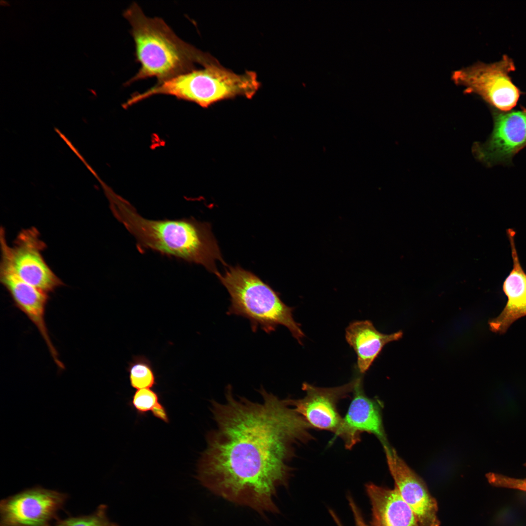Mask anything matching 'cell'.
Wrapping results in <instances>:
<instances>
[{"label": "cell", "mask_w": 526, "mask_h": 526, "mask_svg": "<svg viewBox=\"0 0 526 526\" xmlns=\"http://www.w3.org/2000/svg\"><path fill=\"white\" fill-rule=\"evenodd\" d=\"M261 401L237 398L228 386L225 401H213L215 428L198 464L197 478L213 493L260 514L278 513V488L287 486L294 446L312 428L288 404L263 388Z\"/></svg>", "instance_id": "6da1fadb"}, {"label": "cell", "mask_w": 526, "mask_h": 526, "mask_svg": "<svg viewBox=\"0 0 526 526\" xmlns=\"http://www.w3.org/2000/svg\"><path fill=\"white\" fill-rule=\"evenodd\" d=\"M107 195L113 215L135 238L140 252L150 250L200 264L215 274L217 260L226 265L208 223L193 218L149 219L113 191L109 190Z\"/></svg>", "instance_id": "7a4b0ae2"}, {"label": "cell", "mask_w": 526, "mask_h": 526, "mask_svg": "<svg viewBox=\"0 0 526 526\" xmlns=\"http://www.w3.org/2000/svg\"><path fill=\"white\" fill-rule=\"evenodd\" d=\"M123 15L131 25L136 61L140 65L125 86L150 77L161 82L216 59L180 39L162 19L147 17L135 2Z\"/></svg>", "instance_id": "3957f363"}, {"label": "cell", "mask_w": 526, "mask_h": 526, "mask_svg": "<svg viewBox=\"0 0 526 526\" xmlns=\"http://www.w3.org/2000/svg\"><path fill=\"white\" fill-rule=\"evenodd\" d=\"M230 296L227 314L248 319L253 332L259 328L270 334L279 325L286 327L301 344L304 337L293 318L294 308L285 304L280 294L259 277L239 266L215 274Z\"/></svg>", "instance_id": "277c9868"}, {"label": "cell", "mask_w": 526, "mask_h": 526, "mask_svg": "<svg viewBox=\"0 0 526 526\" xmlns=\"http://www.w3.org/2000/svg\"><path fill=\"white\" fill-rule=\"evenodd\" d=\"M260 85L255 72L246 71L237 74L221 65L215 59L202 69H195L157 82L143 93L134 94L132 99L136 103L154 95L166 94L207 107L216 102L237 96L251 98Z\"/></svg>", "instance_id": "5b68a950"}, {"label": "cell", "mask_w": 526, "mask_h": 526, "mask_svg": "<svg viewBox=\"0 0 526 526\" xmlns=\"http://www.w3.org/2000/svg\"><path fill=\"white\" fill-rule=\"evenodd\" d=\"M4 229H0V262L4 263L21 279L49 293L63 284L46 263L42 252L46 245L35 227L21 230L13 246L7 243Z\"/></svg>", "instance_id": "8992f818"}, {"label": "cell", "mask_w": 526, "mask_h": 526, "mask_svg": "<svg viewBox=\"0 0 526 526\" xmlns=\"http://www.w3.org/2000/svg\"><path fill=\"white\" fill-rule=\"evenodd\" d=\"M514 70L512 60L504 56L495 63L478 62L456 70L452 79L467 93L478 94L497 109L508 112L516 106L520 95L508 76Z\"/></svg>", "instance_id": "52a82bcc"}, {"label": "cell", "mask_w": 526, "mask_h": 526, "mask_svg": "<svg viewBox=\"0 0 526 526\" xmlns=\"http://www.w3.org/2000/svg\"><path fill=\"white\" fill-rule=\"evenodd\" d=\"M355 378L344 385L330 388L318 387L304 382L305 395L300 399H287L289 405L302 417L312 428L326 430L341 438L347 449L349 436L343 417L338 412V401L353 392Z\"/></svg>", "instance_id": "ba28073f"}, {"label": "cell", "mask_w": 526, "mask_h": 526, "mask_svg": "<svg viewBox=\"0 0 526 526\" xmlns=\"http://www.w3.org/2000/svg\"><path fill=\"white\" fill-rule=\"evenodd\" d=\"M67 498L39 487L23 490L1 501L0 526H51Z\"/></svg>", "instance_id": "9c48e42d"}, {"label": "cell", "mask_w": 526, "mask_h": 526, "mask_svg": "<svg viewBox=\"0 0 526 526\" xmlns=\"http://www.w3.org/2000/svg\"><path fill=\"white\" fill-rule=\"evenodd\" d=\"M395 488L422 526H439L437 504L423 481L389 444L383 446Z\"/></svg>", "instance_id": "30bf717a"}, {"label": "cell", "mask_w": 526, "mask_h": 526, "mask_svg": "<svg viewBox=\"0 0 526 526\" xmlns=\"http://www.w3.org/2000/svg\"><path fill=\"white\" fill-rule=\"evenodd\" d=\"M526 146V110L497 113L492 133L484 144L476 147V155L492 165L509 161Z\"/></svg>", "instance_id": "8fae6325"}, {"label": "cell", "mask_w": 526, "mask_h": 526, "mask_svg": "<svg viewBox=\"0 0 526 526\" xmlns=\"http://www.w3.org/2000/svg\"><path fill=\"white\" fill-rule=\"evenodd\" d=\"M0 281L11 297L16 306L38 329L56 364L64 368L50 337L45 320L48 293L21 279L7 265L0 262Z\"/></svg>", "instance_id": "7c38bea8"}, {"label": "cell", "mask_w": 526, "mask_h": 526, "mask_svg": "<svg viewBox=\"0 0 526 526\" xmlns=\"http://www.w3.org/2000/svg\"><path fill=\"white\" fill-rule=\"evenodd\" d=\"M355 376L353 397L346 415L344 426L349 438L350 449L360 440V434L368 432L375 435L383 446L388 444L382 423L381 404L371 398L363 389V376L357 372Z\"/></svg>", "instance_id": "4fadbf2b"}, {"label": "cell", "mask_w": 526, "mask_h": 526, "mask_svg": "<svg viewBox=\"0 0 526 526\" xmlns=\"http://www.w3.org/2000/svg\"><path fill=\"white\" fill-rule=\"evenodd\" d=\"M507 232L513 261L512 269L503 284L507 301L501 313L488 322L490 330L500 334L506 333L516 320L526 316V273L520 263L517 252L515 232L509 228Z\"/></svg>", "instance_id": "5bb4252c"}, {"label": "cell", "mask_w": 526, "mask_h": 526, "mask_svg": "<svg viewBox=\"0 0 526 526\" xmlns=\"http://www.w3.org/2000/svg\"><path fill=\"white\" fill-rule=\"evenodd\" d=\"M372 505L373 526H422L397 489L366 486Z\"/></svg>", "instance_id": "9a60e30c"}, {"label": "cell", "mask_w": 526, "mask_h": 526, "mask_svg": "<svg viewBox=\"0 0 526 526\" xmlns=\"http://www.w3.org/2000/svg\"><path fill=\"white\" fill-rule=\"evenodd\" d=\"M402 332L384 334L369 320L354 321L345 330V338L357 356V370L364 375L378 357L384 346L400 339Z\"/></svg>", "instance_id": "2e32d148"}, {"label": "cell", "mask_w": 526, "mask_h": 526, "mask_svg": "<svg viewBox=\"0 0 526 526\" xmlns=\"http://www.w3.org/2000/svg\"><path fill=\"white\" fill-rule=\"evenodd\" d=\"M127 371L130 385L136 390L151 388L156 384L151 362L144 356H134L129 363Z\"/></svg>", "instance_id": "e0dca14e"}, {"label": "cell", "mask_w": 526, "mask_h": 526, "mask_svg": "<svg viewBox=\"0 0 526 526\" xmlns=\"http://www.w3.org/2000/svg\"><path fill=\"white\" fill-rule=\"evenodd\" d=\"M106 512L107 506L101 505L90 515L58 519L54 526H119L109 520Z\"/></svg>", "instance_id": "ac0fdd59"}, {"label": "cell", "mask_w": 526, "mask_h": 526, "mask_svg": "<svg viewBox=\"0 0 526 526\" xmlns=\"http://www.w3.org/2000/svg\"><path fill=\"white\" fill-rule=\"evenodd\" d=\"M160 402L158 393L151 388L136 390L131 402V405L138 414L145 415L152 411Z\"/></svg>", "instance_id": "d6986e66"}, {"label": "cell", "mask_w": 526, "mask_h": 526, "mask_svg": "<svg viewBox=\"0 0 526 526\" xmlns=\"http://www.w3.org/2000/svg\"><path fill=\"white\" fill-rule=\"evenodd\" d=\"M350 504H351V507H352V510H353V513H354V516H355V522H356V526H368L365 524V522H364V520H363V518H362V516L361 515V514L360 513L359 511L358 510V509H357V506L353 503V502L351 501V500H350ZM331 514L333 516V517L334 519L335 522L337 523L338 526H342V524L340 523V522L339 521L338 518L336 516V515L334 513H333L332 512H331Z\"/></svg>", "instance_id": "ffe728a7"}, {"label": "cell", "mask_w": 526, "mask_h": 526, "mask_svg": "<svg viewBox=\"0 0 526 526\" xmlns=\"http://www.w3.org/2000/svg\"><path fill=\"white\" fill-rule=\"evenodd\" d=\"M151 413L155 417L165 423H168L169 422V419L167 412L161 402H160L154 408Z\"/></svg>", "instance_id": "44dd1931"}, {"label": "cell", "mask_w": 526, "mask_h": 526, "mask_svg": "<svg viewBox=\"0 0 526 526\" xmlns=\"http://www.w3.org/2000/svg\"><path fill=\"white\" fill-rule=\"evenodd\" d=\"M525 480H526V479H525Z\"/></svg>", "instance_id": "7402d4cb"}]
</instances>
